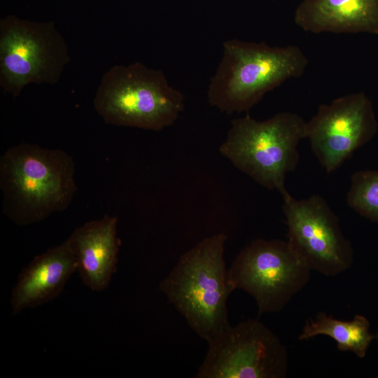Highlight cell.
Here are the masks:
<instances>
[{"label": "cell", "instance_id": "1", "mask_svg": "<svg viewBox=\"0 0 378 378\" xmlns=\"http://www.w3.org/2000/svg\"><path fill=\"white\" fill-rule=\"evenodd\" d=\"M72 157L59 148L22 143L0 158L3 213L18 225L39 223L70 205L77 186Z\"/></svg>", "mask_w": 378, "mask_h": 378}, {"label": "cell", "instance_id": "2", "mask_svg": "<svg viewBox=\"0 0 378 378\" xmlns=\"http://www.w3.org/2000/svg\"><path fill=\"white\" fill-rule=\"evenodd\" d=\"M308 64L296 46L273 47L264 42L225 41L208 87V102L228 114L248 113L266 93L288 79L300 77Z\"/></svg>", "mask_w": 378, "mask_h": 378}, {"label": "cell", "instance_id": "3", "mask_svg": "<svg viewBox=\"0 0 378 378\" xmlns=\"http://www.w3.org/2000/svg\"><path fill=\"white\" fill-rule=\"evenodd\" d=\"M228 236L207 237L185 252L160 290L206 342L230 325L227 301L233 291L228 281L224 251Z\"/></svg>", "mask_w": 378, "mask_h": 378}, {"label": "cell", "instance_id": "4", "mask_svg": "<svg viewBox=\"0 0 378 378\" xmlns=\"http://www.w3.org/2000/svg\"><path fill=\"white\" fill-rule=\"evenodd\" d=\"M303 139L306 121L296 113L279 112L261 121L246 113L231 121L219 151L237 169L283 198L290 194L285 180L297 168L298 146Z\"/></svg>", "mask_w": 378, "mask_h": 378}, {"label": "cell", "instance_id": "5", "mask_svg": "<svg viewBox=\"0 0 378 378\" xmlns=\"http://www.w3.org/2000/svg\"><path fill=\"white\" fill-rule=\"evenodd\" d=\"M93 106L106 124L161 131L177 120L185 104L161 70L136 62L104 74Z\"/></svg>", "mask_w": 378, "mask_h": 378}, {"label": "cell", "instance_id": "6", "mask_svg": "<svg viewBox=\"0 0 378 378\" xmlns=\"http://www.w3.org/2000/svg\"><path fill=\"white\" fill-rule=\"evenodd\" d=\"M71 61L68 46L52 21L8 15L0 20V86L18 97L29 83H57Z\"/></svg>", "mask_w": 378, "mask_h": 378}, {"label": "cell", "instance_id": "7", "mask_svg": "<svg viewBox=\"0 0 378 378\" xmlns=\"http://www.w3.org/2000/svg\"><path fill=\"white\" fill-rule=\"evenodd\" d=\"M311 271L287 241L258 239L239 253L228 281L233 290L253 298L261 316L282 310L307 284Z\"/></svg>", "mask_w": 378, "mask_h": 378}, {"label": "cell", "instance_id": "8", "mask_svg": "<svg viewBox=\"0 0 378 378\" xmlns=\"http://www.w3.org/2000/svg\"><path fill=\"white\" fill-rule=\"evenodd\" d=\"M209 349L197 378H284L286 347L258 319L230 324L207 341Z\"/></svg>", "mask_w": 378, "mask_h": 378}, {"label": "cell", "instance_id": "9", "mask_svg": "<svg viewBox=\"0 0 378 378\" xmlns=\"http://www.w3.org/2000/svg\"><path fill=\"white\" fill-rule=\"evenodd\" d=\"M283 201L287 241L311 270L332 276L349 269L354 262L351 243L326 200L315 194L296 200L288 194Z\"/></svg>", "mask_w": 378, "mask_h": 378}, {"label": "cell", "instance_id": "10", "mask_svg": "<svg viewBox=\"0 0 378 378\" xmlns=\"http://www.w3.org/2000/svg\"><path fill=\"white\" fill-rule=\"evenodd\" d=\"M377 122L363 92L346 94L319 105L306 122V138L327 174L336 171L376 134Z\"/></svg>", "mask_w": 378, "mask_h": 378}, {"label": "cell", "instance_id": "11", "mask_svg": "<svg viewBox=\"0 0 378 378\" xmlns=\"http://www.w3.org/2000/svg\"><path fill=\"white\" fill-rule=\"evenodd\" d=\"M76 271V258L68 238L35 256L21 271L13 288L10 298L13 315L58 297Z\"/></svg>", "mask_w": 378, "mask_h": 378}, {"label": "cell", "instance_id": "12", "mask_svg": "<svg viewBox=\"0 0 378 378\" xmlns=\"http://www.w3.org/2000/svg\"><path fill=\"white\" fill-rule=\"evenodd\" d=\"M117 224V217L106 214L85 223L68 237L79 276L93 291L105 290L116 272L120 246Z\"/></svg>", "mask_w": 378, "mask_h": 378}, {"label": "cell", "instance_id": "13", "mask_svg": "<svg viewBox=\"0 0 378 378\" xmlns=\"http://www.w3.org/2000/svg\"><path fill=\"white\" fill-rule=\"evenodd\" d=\"M294 22L314 34H378V0H303Z\"/></svg>", "mask_w": 378, "mask_h": 378}, {"label": "cell", "instance_id": "14", "mask_svg": "<svg viewBox=\"0 0 378 378\" xmlns=\"http://www.w3.org/2000/svg\"><path fill=\"white\" fill-rule=\"evenodd\" d=\"M368 318L356 314L350 321H342L326 312H318L313 318L306 321L298 339L307 340L318 335L333 339L341 351H351L363 358L375 339L370 332Z\"/></svg>", "mask_w": 378, "mask_h": 378}, {"label": "cell", "instance_id": "15", "mask_svg": "<svg viewBox=\"0 0 378 378\" xmlns=\"http://www.w3.org/2000/svg\"><path fill=\"white\" fill-rule=\"evenodd\" d=\"M346 203L360 216L378 224V170H359L352 174Z\"/></svg>", "mask_w": 378, "mask_h": 378}, {"label": "cell", "instance_id": "16", "mask_svg": "<svg viewBox=\"0 0 378 378\" xmlns=\"http://www.w3.org/2000/svg\"><path fill=\"white\" fill-rule=\"evenodd\" d=\"M375 340H377V344H378V330H377V333L375 334Z\"/></svg>", "mask_w": 378, "mask_h": 378}]
</instances>
